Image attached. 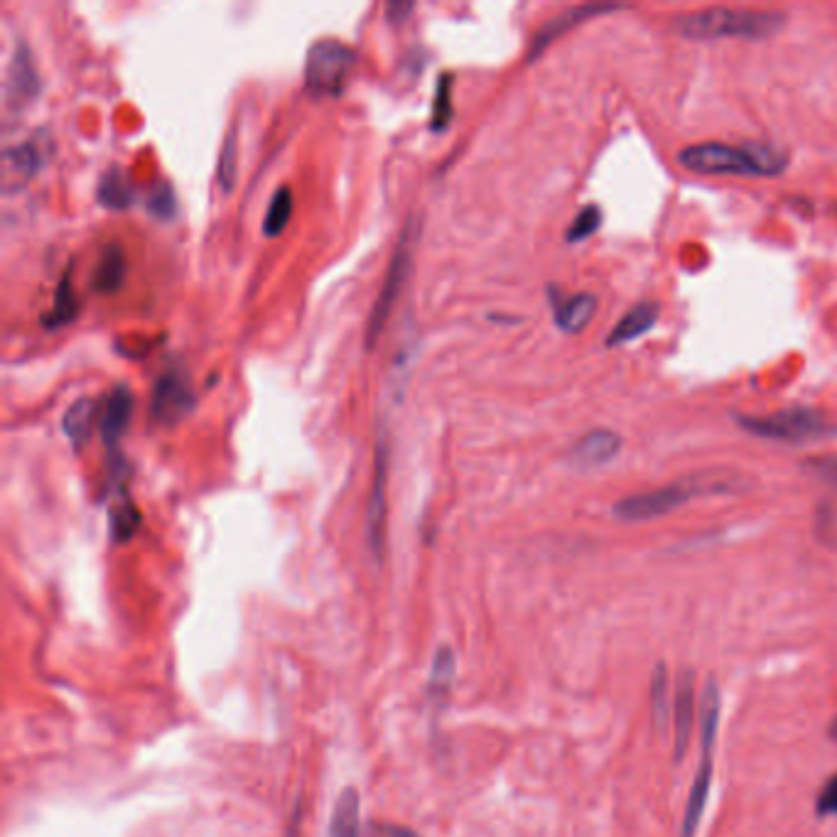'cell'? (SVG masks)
<instances>
[{"instance_id":"4316f807","label":"cell","mask_w":837,"mask_h":837,"mask_svg":"<svg viewBox=\"0 0 837 837\" xmlns=\"http://www.w3.org/2000/svg\"><path fill=\"white\" fill-rule=\"evenodd\" d=\"M602 226V210L597 204H587L585 210H580L575 216V222L567 228V241L570 244H577V241L590 239L597 228Z\"/></svg>"},{"instance_id":"5bb4252c","label":"cell","mask_w":837,"mask_h":837,"mask_svg":"<svg viewBox=\"0 0 837 837\" xmlns=\"http://www.w3.org/2000/svg\"><path fill=\"white\" fill-rule=\"evenodd\" d=\"M661 318V305L653 300H644L629 310L622 320H619L610 337H606V347H624L629 342H636L639 337H644L656 327Z\"/></svg>"},{"instance_id":"e575fe53","label":"cell","mask_w":837,"mask_h":837,"mask_svg":"<svg viewBox=\"0 0 837 837\" xmlns=\"http://www.w3.org/2000/svg\"><path fill=\"white\" fill-rule=\"evenodd\" d=\"M830 737L835 739V742H837V718L833 720V724H830Z\"/></svg>"},{"instance_id":"8fae6325","label":"cell","mask_w":837,"mask_h":837,"mask_svg":"<svg viewBox=\"0 0 837 837\" xmlns=\"http://www.w3.org/2000/svg\"><path fill=\"white\" fill-rule=\"evenodd\" d=\"M622 450V438L614 430H592L580 438L567 452V463L577 469H594L610 465Z\"/></svg>"},{"instance_id":"d4e9b609","label":"cell","mask_w":837,"mask_h":837,"mask_svg":"<svg viewBox=\"0 0 837 837\" xmlns=\"http://www.w3.org/2000/svg\"><path fill=\"white\" fill-rule=\"evenodd\" d=\"M75 314H77V300H75V295H71L69 278L65 275L62 281H59V285H57L52 310L45 314V324L47 327H62V324L75 320Z\"/></svg>"},{"instance_id":"ffe728a7","label":"cell","mask_w":837,"mask_h":837,"mask_svg":"<svg viewBox=\"0 0 837 837\" xmlns=\"http://www.w3.org/2000/svg\"><path fill=\"white\" fill-rule=\"evenodd\" d=\"M124 275H126L124 251H120V246H116V244H108L101 251L99 263H96L94 288L104 295H114L116 290L120 288V283H124Z\"/></svg>"},{"instance_id":"f1b7e54d","label":"cell","mask_w":837,"mask_h":837,"mask_svg":"<svg viewBox=\"0 0 837 837\" xmlns=\"http://www.w3.org/2000/svg\"><path fill=\"white\" fill-rule=\"evenodd\" d=\"M145 204H148V212L153 216H160V220H169V216H175L177 210L175 192L167 182H157V185H153L148 197H145Z\"/></svg>"},{"instance_id":"7c38bea8","label":"cell","mask_w":837,"mask_h":837,"mask_svg":"<svg viewBox=\"0 0 837 837\" xmlns=\"http://www.w3.org/2000/svg\"><path fill=\"white\" fill-rule=\"evenodd\" d=\"M673 727H675V761L685 757V749L690 744V732L695 724V678L690 671H683L678 675L675 683V698H673Z\"/></svg>"},{"instance_id":"44dd1931","label":"cell","mask_w":837,"mask_h":837,"mask_svg":"<svg viewBox=\"0 0 837 837\" xmlns=\"http://www.w3.org/2000/svg\"><path fill=\"white\" fill-rule=\"evenodd\" d=\"M96 197H99V202L108 206V210H126L133 202V187L124 169H106L99 179V187H96Z\"/></svg>"},{"instance_id":"f546056e","label":"cell","mask_w":837,"mask_h":837,"mask_svg":"<svg viewBox=\"0 0 837 837\" xmlns=\"http://www.w3.org/2000/svg\"><path fill=\"white\" fill-rule=\"evenodd\" d=\"M651 702H653V718L663 727L665 724V669L659 665L651 685Z\"/></svg>"},{"instance_id":"52a82bcc","label":"cell","mask_w":837,"mask_h":837,"mask_svg":"<svg viewBox=\"0 0 837 837\" xmlns=\"http://www.w3.org/2000/svg\"><path fill=\"white\" fill-rule=\"evenodd\" d=\"M416 226H418V222L410 220L408 226H406V232L400 234V239H398V246L393 251L391 265H388L381 293H379V298H376L371 314H369L367 349H373V344L379 342L388 314L393 312V305H396V300L400 295V288L406 285V278L410 273V261H412V241H416Z\"/></svg>"},{"instance_id":"e0dca14e","label":"cell","mask_w":837,"mask_h":837,"mask_svg":"<svg viewBox=\"0 0 837 837\" xmlns=\"http://www.w3.org/2000/svg\"><path fill=\"white\" fill-rule=\"evenodd\" d=\"M40 89L38 75H35L32 59L26 50V45H18V50L10 59L8 79H6V99L8 101H30Z\"/></svg>"},{"instance_id":"4dcf8cb0","label":"cell","mask_w":837,"mask_h":837,"mask_svg":"<svg viewBox=\"0 0 837 837\" xmlns=\"http://www.w3.org/2000/svg\"><path fill=\"white\" fill-rule=\"evenodd\" d=\"M806 469H810L812 475L818 479L835 484L837 487V455H825V457H812L806 463Z\"/></svg>"},{"instance_id":"d6a6232c","label":"cell","mask_w":837,"mask_h":837,"mask_svg":"<svg viewBox=\"0 0 837 837\" xmlns=\"http://www.w3.org/2000/svg\"><path fill=\"white\" fill-rule=\"evenodd\" d=\"M371 837H418V833L400 828V825L391 823H376L371 825Z\"/></svg>"},{"instance_id":"ba28073f","label":"cell","mask_w":837,"mask_h":837,"mask_svg":"<svg viewBox=\"0 0 837 837\" xmlns=\"http://www.w3.org/2000/svg\"><path fill=\"white\" fill-rule=\"evenodd\" d=\"M194 408V393L182 371L169 369L153 386L150 396V418L163 426H175Z\"/></svg>"},{"instance_id":"7402d4cb","label":"cell","mask_w":837,"mask_h":837,"mask_svg":"<svg viewBox=\"0 0 837 837\" xmlns=\"http://www.w3.org/2000/svg\"><path fill=\"white\" fill-rule=\"evenodd\" d=\"M290 216H293V192H290L288 187L275 189L269 210H265V216H263V234L271 239L281 236L283 228L290 222Z\"/></svg>"},{"instance_id":"4fadbf2b","label":"cell","mask_w":837,"mask_h":837,"mask_svg":"<svg viewBox=\"0 0 837 837\" xmlns=\"http://www.w3.org/2000/svg\"><path fill=\"white\" fill-rule=\"evenodd\" d=\"M45 163V153L40 148V140L18 143L13 148L3 153V182L6 189H16L26 185L32 175H38V169Z\"/></svg>"},{"instance_id":"2e32d148","label":"cell","mask_w":837,"mask_h":837,"mask_svg":"<svg viewBox=\"0 0 837 837\" xmlns=\"http://www.w3.org/2000/svg\"><path fill=\"white\" fill-rule=\"evenodd\" d=\"M130 412H133V396L126 386H116L108 398L104 400L101 408V420H99V432L108 447H114L120 435L126 432L128 422H130Z\"/></svg>"},{"instance_id":"cb8c5ba5","label":"cell","mask_w":837,"mask_h":837,"mask_svg":"<svg viewBox=\"0 0 837 837\" xmlns=\"http://www.w3.org/2000/svg\"><path fill=\"white\" fill-rule=\"evenodd\" d=\"M452 681H455V653L447 646H442L438 653H435L432 671H430V693H432V698L447 695V690L452 688Z\"/></svg>"},{"instance_id":"30bf717a","label":"cell","mask_w":837,"mask_h":837,"mask_svg":"<svg viewBox=\"0 0 837 837\" xmlns=\"http://www.w3.org/2000/svg\"><path fill=\"white\" fill-rule=\"evenodd\" d=\"M616 10H622V6H600V3H592V6H575V8H567L563 10L561 16H555L553 20L545 22V26L536 32V38H533L531 42V52H528V62H533V59H538L548 47L557 40L563 38L565 32L575 30L577 26H582V22H587L592 18L597 16H606V13H616Z\"/></svg>"},{"instance_id":"83f0119b","label":"cell","mask_w":837,"mask_h":837,"mask_svg":"<svg viewBox=\"0 0 837 837\" xmlns=\"http://www.w3.org/2000/svg\"><path fill=\"white\" fill-rule=\"evenodd\" d=\"M216 179H220L222 192H232L236 182V138L234 133H226L222 153H220V167H216Z\"/></svg>"},{"instance_id":"3957f363","label":"cell","mask_w":837,"mask_h":837,"mask_svg":"<svg viewBox=\"0 0 837 837\" xmlns=\"http://www.w3.org/2000/svg\"><path fill=\"white\" fill-rule=\"evenodd\" d=\"M786 26V16L776 10H747V8H708L675 18V30L688 40H722L771 38Z\"/></svg>"},{"instance_id":"836d02e7","label":"cell","mask_w":837,"mask_h":837,"mask_svg":"<svg viewBox=\"0 0 837 837\" xmlns=\"http://www.w3.org/2000/svg\"><path fill=\"white\" fill-rule=\"evenodd\" d=\"M386 10H388V20L400 22V20H406L403 16H408L412 10V3H388Z\"/></svg>"},{"instance_id":"9c48e42d","label":"cell","mask_w":837,"mask_h":837,"mask_svg":"<svg viewBox=\"0 0 837 837\" xmlns=\"http://www.w3.org/2000/svg\"><path fill=\"white\" fill-rule=\"evenodd\" d=\"M386 484H388V450L386 440H379L376 447V467H373V484L367 506V545L376 561H381L383 545H386Z\"/></svg>"},{"instance_id":"5b68a950","label":"cell","mask_w":837,"mask_h":837,"mask_svg":"<svg viewBox=\"0 0 837 837\" xmlns=\"http://www.w3.org/2000/svg\"><path fill=\"white\" fill-rule=\"evenodd\" d=\"M700 744H702V759H700V769L695 773L693 788H690L688 804H685V816L681 825V835L678 837H695L702 812H705L708 806V796H710V784H712V751L714 742H718V727H720V690L710 681L705 685V693H702V705H700Z\"/></svg>"},{"instance_id":"6da1fadb","label":"cell","mask_w":837,"mask_h":837,"mask_svg":"<svg viewBox=\"0 0 837 837\" xmlns=\"http://www.w3.org/2000/svg\"><path fill=\"white\" fill-rule=\"evenodd\" d=\"M742 489V477L727 475V471H700L678 481L665 484V487L632 494L626 499L614 504V516L626 524H644L661 516L673 514L675 508L690 504L700 496L714 494H737Z\"/></svg>"},{"instance_id":"484cf974","label":"cell","mask_w":837,"mask_h":837,"mask_svg":"<svg viewBox=\"0 0 837 837\" xmlns=\"http://www.w3.org/2000/svg\"><path fill=\"white\" fill-rule=\"evenodd\" d=\"M450 120H452V79L450 75H442L438 81V89H435L430 128L445 130Z\"/></svg>"},{"instance_id":"d6986e66","label":"cell","mask_w":837,"mask_h":837,"mask_svg":"<svg viewBox=\"0 0 837 837\" xmlns=\"http://www.w3.org/2000/svg\"><path fill=\"white\" fill-rule=\"evenodd\" d=\"M94 418H96V400L94 398H79L71 403L62 418V432L65 438L71 442L75 450L89 440L91 428H94Z\"/></svg>"},{"instance_id":"1f68e13d","label":"cell","mask_w":837,"mask_h":837,"mask_svg":"<svg viewBox=\"0 0 837 837\" xmlns=\"http://www.w3.org/2000/svg\"><path fill=\"white\" fill-rule=\"evenodd\" d=\"M818 812L820 816H837V776L823 786L818 796Z\"/></svg>"},{"instance_id":"603a6c76","label":"cell","mask_w":837,"mask_h":837,"mask_svg":"<svg viewBox=\"0 0 837 837\" xmlns=\"http://www.w3.org/2000/svg\"><path fill=\"white\" fill-rule=\"evenodd\" d=\"M138 526H140V514L128 499H120L111 506V514H108V531H111V538L116 543H128L133 536H136Z\"/></svg>"},{"instance_id":"7a4b0ae2","label":"cell","mask_w":837,"mask_h":837,"mask_svg":"<svg viewBox=\"0 0 837 837\" xmlns=\"http://www.w3.org/2000/svg\"><path fill=\"white\" fill-rule=\"evenodd\" d=\"M678 163L698 175H744L779 177L788 167V157L769 145L695 143L678 153Z\"/></svg>"},{"instance_id":"8992f818","label":"cell","mask_w":837,"mask_h":837,"mask_svg":"<svg viewBox=\"0 0 837 837\" xmlns=\"http://www.w3.org/2000/svg\"><path fill=\"white\" fill-rule=\"evenodd\" d=\"M357 52L342 40H320L305 59V84L314 96H339L344 91Z\"/></svg>"},{"instance_id":"ac0fdd59","label":"cell","mask_w":837,"mask_h":837,"mask_svg":"<svg viewBox=\"0 0 837 837\" xmlns=\"http://www.w3.org/2000/svg\"><path fill=\"white\" fill-rule=\"evenodd\" d=\"M359 835H361V800L354 788H344L332 810L330 837H359Z\"/></svg>"},{"instance_id":"9a60e30c","label":"cell","mask_w":837,"mask_h":837,"mask_svg":"<svg viewBox=\"0 0 837 837\" xmlns=\"http://www.w3.org/2000/svg\"><path fill=\"white\" fill-rule=\"evenodd\" d=\"M555 324L561 327L565 334H580L592 322L594 312H597L600 300L592 293H577V295H551Z\"/></svg>"},{"instance_id":"277c9868","label":"cell","mask_w":837,"mask_h":837,"mask_svg":"<svg viewBox=\"0 0 837 837\" xmlns=\"http://www.w3.org/2000/svg\"><path fill=\"white\" fill-rule=\"evenodd\" d=\"M737 422L757 438L796 445L828 440L837 435L835 422L825 418L820 410L808 406H791L776 410L771 416H739Z\"/></svg>"}]
</instances>
